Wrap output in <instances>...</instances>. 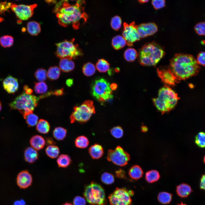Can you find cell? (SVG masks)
Wrapping results in <instances>:
<instances>
[{"label":"cell","instance_id":"6da1fadb","mask_svg":"<svg viewBox=\"0 0 205 205\" xmlns=\"http://www.w3.org/2000/svg\"><path fill=\"white\" fill-rule=\"evenodd\" d=\"M78 1L74 4H70L67 1H61L55 7L54 11L60 24L66 27L72 24L75 29H77L80 21L82 19L86 20L87 15L82 6V1Z\"/></svg>","mask_w":205,"mask_h":205},{"label":"cell","instance_id":"7a4b0ae2","mask_svg":"<svg viewBox=\"0 0 205 205\" xmlns=\"http://www.w3.org/2000/svg\"><path fill=\"white\" fill-rule=\"evenodd\" d=\"M170 64V69L179 82L196 75L200 69L194 57L187 54H175Z\"/></svg>","mask_w":205,"mask_h":205},{"label":"cell","instance_id":"3957f363","mask_svg":"<svg viewBox=\"0 0 205 205\" xmlns=\"http://www.w3.org/2000/svg\"><path fill=\"white\" fill-rule=\"evenodd\" d=\"M164 48L155 42L148 43L143 45L138 53V61L144 66L155 65L164 56Z\"/></svg>","mask_w":205,"mask_h":205},{"label":"cell","instance_id":"277c9868","mask_svg":"<svg viewBox=\"0 0 205 205\" xmlns=\"http://www.w3.org/2000/svg\"><path fill=\"white\" fill-rule=\"evenodd\" d=\"M179 99L174 91L165 86L159 89L158 97L153 98V101L157 109L163 114L173 109Z\"/></svg>","mask_w":205,"mask_h":205},{"label":"cell","instance_id":"5b68a950","mask_svg":"<svg viewBox=\"0 0 205 205\" xmlns=\"http://www.w3.org/2000/svg\"><path fill=\"white\" fill-rule=\"evenodd\" d=\"M43 98V95L37 97L24 92L9 103V105L11 110H18L25 119L27 115L32 113L39 100Z\"/></svg>","mask_w":205,"mask_h":205},{"label":"cell","instance_id":"8992f818","mask_svg":"<svg viewBox=\"0 0 205 205\" xmlns=\"http://www.w3.org/2000/svg\"><path fill=\"white\" fill-rule=\"evenodd\" d=\"M83 195L90 205H105L106 203L104 190L96 182H92L85 186Z\"/></svg>","mask_w":205,"mask_h":205},{"label":"cell","instance_id":"52a82bcc","mask_svg":"<svg viewBox=\"0 0 205 205\" xmlns=\"http://www.w3.org/2000/svg\"><path fill=\"white\" fill-rule=\"evenodd\" d=\"M73 111L70 117V122H77L84 123L88 121L95 113V108L93 101L87 100L79 106H75Z\"/></svg>","mask_w":205,"mask_h":205},{"label":"cell","instance_id":"ba28073f","mask_svg":"<svg viewBox=\"0 0 205 205\" xmlns=\"http://www.w3.org/2000/svg\"><path fill=\"white\" fill-rule=\"evenodd\" d=\"M74 39L65 40L56 44L57 49L56 54L60 58L72 60L81 54L77 45L73 43Z\"/></svg>","mask_w":205,"mask_h":205},{"label":"cell","instance_id":"9c48e42d","mask_svg":"<svg viewBox=\"0 0 205 205\" xmlns=\"http://www.w3.org/2000/svg\"><path fill=\"white\" fill-rule=\"evenodd\" d=\"M110 86L109 83L103 78L96 80L92 86V94L100 101L107 100L113 97Z\"/></svg>","mask_w":205,"mask_h":205},{"label":"cell","instance_id":"30bf717a","mask_svg":"<svg viewBox=\"0 0 205 205\" xmlns=\"http://www.w3.org/2000/svg\"><path fill=\"white\" fill-rule=\"evenodd\" d=\"M134 194L133 191L126 188H117L109 195L108 198L111 205H131V196Z\"/></svg>","mask_w":205,"mask_h":205},{"label":"cell","instance_id":"8fae6325","mask_svg":"<svg viewBox=\"0 0 205 205\" xmlns=\"http://www.w3.org/2000/svg\"><path fill=\"white\" fill-rule=\"evenodd\" d=\"M107 158L108 161L116 165L124 166L127 164L130 159V156L122 148L118 146L114 150L108 151Z\"/></svg>","mask_w":205,"mask_h":205},{"label":"cell","instance_id":"7c38bea8","mask_svg":"<svg viewBox=\"0 0 205 205\" xmlns=\"http://www.w3.org/2000/svg\"><path fill=\"white\" fill-rule=\"evenodd\" d=\"M36 6V4L17 5L12 3L11 8L18 18L20 20H28L32 16L34 10Z\"/></svg>","mask_w":205,"mask_h":205},{"label":"cell","instance_id":"4fadbf2b","mask_svg":"<svg viewBox=\"0 0 205 205\" xmlns=\"http://www.w3.org/2000/svg\"><path fill=\"white\" fill-rule=\"evenodd\" d=\"M137 26L134 21L130 24L126 22L124 23L122 35L126 41V44L129 46H132L134 43L140 39L137 30Z\"/></svg>","mask_w":205,"mask_h":205},{"label":"cell","instance_id":"5bb4252c","mask_svg":"<svg viewBox=\"0 0 205 205\" xmlns=\"http://www.w3.org/2000/svg\"><path fill=\"white\" fill-rule=\"evenodd\" d=\"M157 71L158 75L165 86H174L176 83L179 82L169 67L167 68H157Z\"/></svg>","mask_w":205,"mask_h":205},{"label":"cell","instance_id":"9a60e30c","mask_svg":"<svg viewBox=\"0 0 205 205\" xmlns=\"http://www.w3.org/2000/svg\"><path fill=\"white\" fill-rule=\"evenodd\" d=\"M158 27L154 22L142 23L138 25L137 30L140 37L144 38L153 35L158 31Z\"/></svg>","mask_w":205,"mask_h":205},{"label":"cell","instance_id":"2e32d148","mask_svg":"<svg viewBox=\"0 0 205 205\" xmlns=\"http://www.w3.org/2000/svg\"><path fill=\"white\" fill-rule=\"evenodd\" d=\"M32 181V175L27 170H23L20 172L17 177V184L21 188L25 189L28 188L31 185Z\"/></svg>","mask_w":205,"mask_h":205},{"label":"cell","instance_id":"e0dca14e","mask_svg":"<svg viewBox=\"0 0 205 205\" xmlns=\"http://www.w3.org/2000/svg\"><path fill=\"white\" fill-rule=\"evenodd\" d=\"M3 84L5 90L9 94L14 93L18 89L19 83L17 79L10 75L4 79Z\"/></svg>","mask_w":205,"mask_h":205},{"label":"cell","instance_id":"ac0fdd59","mask_svg":"<svg viewBox=\"0 0 205 205\" xmlns=\"http://www.w3.org/2000/svg\"><path fill=\"white\" fill-rule=\"evenodd\" d=\"M89 153L94 159H98L103 156L104 153L102 145L98 144H95L91 145L89 149Z\"/></svg>","mask_w":205,"mask_h":205},{"label":"cell","instance_id":"d6986e66","mask_svg":"<svg viewBox=\"0 0 205 205\" xmlns=\"http://www.w3.org/2000/svg\"><path fill=\"white\" fill-rule=\"evenodd\" d=\"M30 142L32 147L38 150L42 149L46 143L44 138L39 135L33 136L30 139Z\"/></svg>","mask_w":205,"mask_h":205},{"label":"cell","instance_id":"ffe728a7","mask_svg":"<svg viewBox=\"0 0 205 205\" xmlns=\"http://www.w3.org/2000/svg\"><path fill=\"white\" fill-rule=\"evenodd\" d=\"M24 156L25 160L30 163L35 162L38 157V154L37 151L31 147H28L25 149Z\"/></svg>","mask_w":205,"mask_h":205},{"label":"cell","instance_id":"44dd1931","mask_svg":"<svg viewBox=\"0 0 205 205\" xmlns=\"http://www.w3.org/2000/svg\"><path fill=\"white\" fill-rule=\"evenodd\" d=\"M192 190L190 186L185 183H182L176 186V192L177 195L182 198L187 197Z\"/></svg>","mask_w":205,"mask_h":205},{"label":"cell","instance_id":"7402d4cb","mask_svg":"<svg viewBox=\"0 0 205 205\" xmlns=\"http://www.w3.org/2000/svg\"><path fill=\"white\" fill-rule=\"evenodd\" d=\"M75 64L71 60L66 58L60 59L59 62V67L60 69L65 72L72 71L75 68Z\"/></svg>","mask_w":205,"mask_h":205},{"label":"cell","instance_id":"603a6c76","mask_svg":"<svg viewBox=\"0 0 205 205\" xmlns=\"http://www.w3.org/2000/svg\"><path fill=\"white\" fill-rule=\"evenodd\" d=\"M143 171L142 168L139 165H134L132 166L128 171V175L132 179L137 180L141 178Z\"/></svg>","mask_w":205,"mask_h":205},{"label":"cell","instance_id":"cb8c5ba5","mask_svg":"<svg viewBox=\"0 0 205 205\" xmlns=\"http://www.w3.org/2000/svg\"><path fill=\"white\" fill-rule=\"evenodd\" d=\"M28 32L32 36H36L41 32V28L39 23L34 21L28 22L27 25Z\"/></svg>","mask_w":205,"mask_h":205},{"label":"cell","instance_id":"d4e9b609","mask_svg":"<svg viewBox=\"0 0 205 205\" xmlns=\"http://www.w3.org/2000/svg\"><path fill=\"white\" fill-rule=\"evenodd\" d=\"M36 129L40 133L46 134L48 133L50 130V125L47 121L43 119H40L38 120L36 125Z\"/></svg>","mask_w":205,"mask_h":205},{"label":"cell","instance_id":"484cf974","mask_svg":"<svg viewBox=\"0 0 205 205\" xmlns=\"http://www.w3.org/2000/svg\"><path fill=\"white\" fill-rule=\"evenodd\" d=\"M160 174L157 171L151 170L147 171L145 175V179L147 182L152 183L158 181L160 178Z\"/></svg>","mask_w":205,"mask_h":205},{"label":"cell","instance_id":"4316f807","mask_svg":"<svg viewBox=\"0 0 205 205\" xmlns=\"http://www.w3.org/2000/svg\"><path fill=\"white\" fill-rule=\"evenodd\" d=\"M112 44L114 48L118 50L123 48L126 44V42L122 36L117 35L112 38Z\"/></svg>","mask_w":205,"mask_h":205},{"label":"cell","instance_id":"83f0119b","mask_svg":"<svg viewBox=\"0 0 205 205\" xmlns=\"http://www.w3.org/2000/svg\"><path fill=\"white\" fill-rule=\"evenodd\" d=\"M71 162L70 156L67 154H62L60 155L57 160L58 166L60 167L66 168L68 166Z\"/></svg>","mask_w":205,"mask_h":205},{"label":"cell","instance_id":"f1b7e54d","mask_svg":"<svg viewBox=\"0 0 205 205\" xmlns=\"http://www.w3.org/2000/svg\"><path fill=\"white\" fill-rule=\"evenodd\" d=\"M173 194L166 192H160L158 194L157 198L161 203L166 204L170 203L172 199Z\"/></svg>","mask_w":205,"mask_h":205},{"label":"cell","instance_id":"f546056e","mask_svg":"<svg viewBox=\"0 0 205 205\" xmlns=\"http://www.w3.org/2000/svg\"><path fill=\"white\" fill-rule=\"evenodd\" d=\"M60 74V69L57 66L51 67L47 72V77L51 80L58 79Z\"/></svg>","mask_w":205,"mask_h":205},{"label":"cell","instance_id":"4dcf8cb0","mask_svg":"<svg viewBox=\"0 0 205 205\" xmlns=\"http://www.w3.org/2000/svg\"><path fill=\"white\" fill-rule=\"evenodd\" d=\"M138 53L136 50L132 48L127 49L124 53L125 59L128 62L134 61L138 57Z\"/></svg>","mask_w":205,"mask_h":205},{"label":"cell","instance_id":"1f68e13d","mask_svg":"<svg viewBox=\"0 0 205 205\" xmlns=\"http://www.w3.org/2000/svg\"><path fill=\"white\" fill-rule=\"evenodd\" d=\"M96 66L97 69L101 73H105L110 70L109 63L106 60L103 59L98 60Z\"/></svg>","mask_w":205,"mask_h":205},{"label":"cell","instance_id":"d6a6232c","mask_svg":"<svg viewBox=\"0 0 205 205\" xmlns=\"http://www.w3.org/2000/svg\"><path fill=\"white\" fill-rule=\"evenodd\" d=\"M67 130L65 128L60 127L55 128L53 132L54 138L58 140H61L65 137L67 134Z\"/></svg>","mask_w":205,"mask_h":205},{"label":"cell","instance_id":"836d02e7","mask_svg":"<svg viewBox=\"0 0 205 205\" xmlns=\"http://www.w3.org/2000/svg\"><path fill=\"white\" fill-rule=\"evenodd\" d=\"M47 155L52 158H56L58 157L60 153L58 147L54 145H48L45 149Z\"/></svg>","mask_w":205,"mask_h":205},{"label":"cell","instance_id":"e575fe53","mask_svg":"<svg viewBox=\"0 0 205 205\" xmlns=\"http://www.w3.org/2000/svg\"><path fill=\"white\" fill-rule=\"evenodd\" d=\"M89 141L86 136H81L77 137L75 141L76 147L78 148H84L87 147L89 144Z\"/></svg>","mask_w":205,"mask_h":205},{"label":"cell","instance_id":"d590c367","mask_svg":"<svg viewBox=\"0 0 205 205\" xmlns=\"http://www.w3.org/2000/svg\"><path fill=\"white\" fill-rule=\"evenodd\" d=\"M96 68L92 63L88 62L85 63L82 67V71L85 75L90 76L93 75L95 72Z\"/></svg>","mask_w":205,"mask_h":205},{"label":"cell","instance_id":"8d00e7d4","mask_svg":"<svg viewBox=\"0 0 205 205\" xmlns=\"http://www.w3.org/2000/svg\"><path fill=\"white\" fill-rule=\"evenodd\" d=\"M14 43L13 37L9 35H5L0 38V44L4 48L9 47L13 45Z\"/></svg>","mask_w":205,"mask_h":205},{"label":"cell","instance_id":"74e56055","mask_svg":"<svg viewBox=\"0 0 205 205\" xmlns=\"http://www.w3.org/2000/svg\"><path fill=\"white\" fill-rule=\"evenodd\" d=\"M34 90L35 92L38 94L44 93L48 89V86L44 82H39L34 83Z\"/></svg>","mask_w":205,"mask_h":205},{"label":"cell","instance_id":"f35d334b","mask_svg":"<svg viewBox=\"0 0 205 205\" xmlns=\"http://www.w3.org/2000/svg\"><path fill=\"white\" fill-rule=\"evenodd\" d=\"M195 141L198 147L201 148L205 147V132H199L195 137Z\"/></svg>","mask_w":205,"mask_h":205},{"label":"cell","instance_id":"ab89813d","mask_svg":"<svg viewBox=\"0 0 205 205\" xmlns=\"http://www.w3.org/2000/svg\"><path fill=\"white\" fill-rule=\"evenodd\" d=\"M38 119V116L33 113L28 114L25 118L26 123L29 127H33L36 125Z\"/></svg>","mask_w":205,"mask_h":205},{"label":"cell","instance_id":"60d3db41","mask_svg":"<svg viewBox=\"0 0 205 205\" xmlns=\"http://www.w3.org/2000/svg\"><path fill=\"white\" fill-rule=\"evenodd\" d=\"M102 182L106 184H110L113 183L114 181L113 175L111 173L104 172L102 174L101 177Z\"/></svg>","mask_w":205,"mask_h":205},{"label":"cell","instance_id":"b9f144b4","mask_svg":"<svg viewBox=\"0 0 205 205\" xmlns=\"http://www.w3.org/2000/svg\"><path fill=\"white\" fill-rule=\"evenodd\" d=\"M36 79L40 82H43L46 79L47 72L46 70L43 68L37 69L34 73Z\"/></svg>","mask_w":205,"mask_h":205},{"label":"cell","instance_id":"7bdbcfd3","mask_svg":"<svg viewBox=\"0 0 205 205\" xmlns=\"http://www.w3.org/2000/svg\"><path fill=\"white\" fill-rule=\"evenodd\" d=\"M122 23V21L120 17L118 16H116L112 18L110 25L113 30H117L120 28Z\"/></svg>","mask_w":205,"mask_h":205},{"label":"cell","instance_id":"ee69618b","mask_svg":"<svg viewBox=\"0 0 205 205\" xmlns=\"http://www.w3.org/2000/svg\"><path fill=\"white\" fill-rule=\"evenodd\" d=\"M112 135L114 138L119 139L122 137L124 132L122 128L118 126H115L110 130Z\"/></svg>","mask_w":205,"mask_h":205},{"label":"cell","instance_id":"f6af8a7d","mask_svg":"<svg viewBox=\"0 0 205 205\" xmlns=\"http://www.w3.org/2000/svg\"><path fill=\"white\" fill-rule=\"evenodd\" d=\"M194 30L199 35H205V22H201L197 23L194 26Z\"/></svg>","mask_w":205,"mask_h":205},{"label":"cell","instance_id":"bcb514c9","mask_svg":"<svg viewBox=\"0 0 205 205\" xmlns=\"http://www.w3.org/2000/svg\"><path fill=\"white\" fill-rule=\"evenodd\" d=\"M12 3L7 2H0V14L4 13L5 11L11 8ZM4 20V19L0 17V22Z\"/></svg>","mask_w":205,"mask_h":205},{"label":"cell","instance_id":"7dc6e473","mask_svg":"<svg viewBox=\"0 0 205 205\" xmlns=\"http://www.w3.org/2000/svg\"><path fill=\"white\" fill-rule=\"evenodd\" d=\"M165 2L163 0H153L151 3L154 9L157 10L164 7L165 5Z\"/></svg>","mask_w":205,"mask_h":205},{"label":"cell","instance_id":"c3c4849f","mask_svg":"<svg viewBox=\"0 0 205 205\" xmlns=\"http://www.w3.org/2000/svg\"><path fill=\"white\" fill-rule=\"evenodd\" d=\"M196 60L198 64L205 66V52H201L198 54Z\"/></svg>","mask_w":205,"mask_h":205},{"label":"cell","instance_id":"681fc988","mask_svg":"<svg viewBox=\"0 0 205 205\" xmlns=\"http://www.w3.org/2000/svg\"><path fill=\"white\" fill-rule=\"evenodd\" d=\"M73 205H85L86 202L83 198L79 196H75L73 200Z\"/></svg>","mask_w":205,"mask_h":205},{"label":"cell","instance_id":"f907efd6","mask_svg":"<svg viewBox=\"0 0 205 205\" xmlns=\"http://www.w3.org/2000/svg\"><path fill=\"white\" fill-rule=\"evenodd\" d=\"M200 187L201 189L205 191V174L202 177L200 183Z\"/></svg>","mask_w":205,"mask_h":205},{"label":"cell","instance_id":"816d5d0a","mask_svg":"<svg viewBox=\"0 0 205 205\" xmlns=\"http://www.w3.org/2000/svg\"><path fill=\"white\" fill-rule=\"evenodd\" d=\"M116 175L118 177L126 178L124 172L121 169L116 171Z\"/></svg>","mask_w":205,"mask_h":205},{"label":"cell","instance_id":"f5cc1de1","mask_svg":"<svg viewBox=\"0 0 205 205\" xmlns=\"http://www.w3.org/2000/svg\"><path fill=\"white\" fill-rule=\"evenodd\" d=\"M24 92L26 94L31 95L33 92L32 90L30 88H29L27 85H25L23 87Z\"/></svg>","mask_w":205,"mask_h":205},{"label":"cell","instance_id":"db71d44e","mask_svg":"<svg viewBox=\"0 0 205 205\" xmlns=\"http://www.w3.org/2000/svg\"><path fill=\"white\" fill-rule=\"evenodd\" d=\"M46 141L47 145H54L55 144V142L51 138H47Z\"/></svg>","mask_w":205,"mask_h":205},{"label":"cell","instance_id":"11a10c76","mask_svg":"<svg viewBox=\"0 0 205 205\" xmlns=\"http://www.w3.org/2000/svg\"><path fill=\"white\" fill-rule=\"evenodd\" d=\"M14 205H26L25 201L22 199L17 200L14 203Z\"/></svg>","mask_w":205,"mask_h":205},{"label":"cell","instance_id":"9f6ffc18","mask_svg":"<svg viewBox=\"0 0 205 205\" xmlns=\"http://www.w3.org/2000/svg\"><path fill=\"white\" fill-rule=\"evenodd\" d=\"M73 80L71 79H69L66 81V84L68 86L70 87L73 84Z\"/></svg>","mask_w":205,"mask_h":205},{"label":"cell","instance_id":"6f0895ef","mask_svg":"<svg viewBox=\"0 0 205 205\" xmlns=\"http://www.w3.org/2000/svg\"><path fill=\"white\" fill-rule=\"evenodd\" d=\"M110 87L112 90H115L116 89L117 86L116 84L114 83L111 84L110 85Z\"/></svg>","mask_w":205,"mask_h":205},{"label":"cell","instance_id":"680465c9","mask_svg":"<svg viewBox=\"0 0 205 205\" xmlns=\"http://www.w3.org/2000/svg\"><path fill=\"white\" fill-rule=\"evenodd\" d=\"M143 132H145L147 131V128L145 126H142L141 128Z\"/></svg>","mask_w":205,"mask_h":205},{"label":"cell","instance_id":"91938a15","mask_svg":"<svg viewBox=\"0 0 205 205\" xmlns=\"http://www.w3.org/2000/svg\"><path fill=\"white\" fill-rule=\"evenodd\" d=\"M139 3H145L146 2H147L149 1V0H139L138 1Z\"/></svg>","mask_w":205,"mask_h":205},{"label":"cell","instance_id":"94428289","mask_svg":"<svg viewBox=\"0 0 205 205\" xmlns=\"http://www.w3.org/2000/svg\"><path fill=\"white\" fill-rule=\"evenodd\" d=\"M62 205H73L71 203L69 202H66L63 204Z\"/></svg>","mask_w":205,"mask_h":205},{"label":"cell","instance_id":"6125c7cd","mask_svg":"<svg viewBox=\"0 0 205 205\" xmlns=\"http://www.w3.org/2000/svg\"><path fill=\"white\" fill-rule=\"evenodd\" d=\"M177 205H186L185 204L183 203L182 202H181L180 203L177 204Z\"/></svg>","mask_w":205,"mask_h":205},{"label":"cell","instance_id":"be15d7a7","mask_svg":"<svg viewBox=\"0 0 205 205\" xmlns=\"http://www.w3.org/2000/svg\"><path fill=\"white\" fill-rule=\"evenodd\" d=\"M2 107V104H1V101H0V111L1 110Z\"/></svg>","mask_w":205,"mask_h":205},{"label":"cell","instance_id":"e7e4bbea","mask_svg":"<svg viewBox=\"0 0 205 205\" xmlns=\"http://www.w3.org/2000/svg\"><path fill=\"white\" fill-rule=\"evenodd\" d=\"M119 71V69L118 68H116V69H115V71L116 72H118V71Z\"/></svg>","mask_w":205,"mask_h":205},{"label":"cell","instance_id":"03108f58","mask_svg":"<svg viewBox=\"0 0 205 205\" xmlns=\"http://www.w3.org/2000/svg\"><path fill=\"white\" fill-rule=\"evenodd\" d=\"M204 161L205 164V155L204 156Z\"/></svg>","mask_w":205,"mask_h":205}]
</instances>
